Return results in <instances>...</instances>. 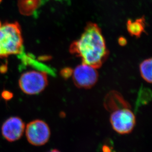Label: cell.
Here are the masks:
<instances>
[{"instance_id":"obj_1","label":"cell","mask_w":152,"mask_h":152,"mask_svg":"<svg viewBox=\"0 0 152 152\" xmlns=\"http://www.w3.org/2000/svg\"><path fill=\"white\" fill-rule=\"evenodd\" d=\"M69 51L81 58L83 63L96 69L102 66L108 55L101 29L93 23L87 25L80 38L70 45Z\"/></svg>"},{"instance_id":"obj_2","label":"cell","mask_w":152,"mask_h":152,"mask_svg":"<svg viewBox=\"0 0 152 152\" xmlns=\"http://www.w3.org/2000/svg\"><path fill=\"white\" fill-rule=\"evenodd\" d=\"M104 107L110 112L112 128L120 134L131 133L136 124V118L131 105L118 92L113 91L105 98Z\"/></svg>"},{"instance_id":"obj_3","label":"cell","mask_w":152,"mask_h":152,"mask_svg":"<svg viewBox=\"0 0 152 152\" xmlns=\"http://www.w3.org/2000/svg\"><path fill=\"white\" fill-rule=\"evenodd\" d=\"M23 46L21 28L17 22L5 23L0 28V58L21 53Z\"/></svg>"},{"instance_id":"obj_4","label":"cell","mask_w":152,"mask_h":152,"mask_svg":"<svg viewBox=\"0 0 152 152\" xmlns=\"http://www.w3.org/2000/svg\"><path fill=\"white\" fill-rule=\"evenodd\" d=\"M48 81L46 72L29 71L23 73L19 80V85L22 92L28 95L40 93L48 86Z\"/></svg>"},{"instance_id":"obj_5","label":"cell","mask_w":152,"mask_h":152,"mask_svg":"<svg viewBox=\"0 0 152 152\" xmlns=\"http://www.w3.org/2000/svg\"><path fill=\"white\" fill-rule=\"evenodd\" d=\"M50 134L48 125L40 120L30 122L26 127L27 139L30 143L34 146L45 145L49 140Z\"/></svg>"},{"instance_id":"obj_6","label":"cell","mask_w":152,"mask_h":152,"mask_svg":"<svg viewBox=\"0 0 152 152\" xmlns=\"http://www.w3.org/2000/svg\"><path fill=\"white\" fill-rule=\"evenodd\" d=\"M72 75L75 85L83 89L93 87L96 83L99 78L96 69L84 63L76 66Z\"/></svg>"},{"instance_id":"obj_7","label":"cell","mask_w":152,"mask_h":152,"mask_svg":"<svg viewBox=\"0 0 152 152\" xmlns=\"http://www.w3.org/2000/svg\"><path fill=\"white\" fill-rule=\"evenodd\" d=\"M25 124L21 118L12 117L7 119L1 127L4 137L9 142L18 140L24 132Z\"/></svg>"},{"instance_id":"obj_8","label":"cell","mask_w":152,"mask_h":152,"mask_svg":"<svg viewBox=\"0 0 152 152\" xmlns=\"http://www.w3.org/2000/svg\"><path fill=\"white\" fill-rule=\"evenodd\" d=\"M126 27L128 32L132 36L140 37L145 30V19L142 17L135 21L128 20Z\"/></svg>"},{"instance_id":"obj_9","label":"cell","mask_w":152,"mask_h":152,"mask_svg":"<svg viewBox=\"0 0 152 152\" xmlns=\"http://www.w3.org/2000/svg\"><path fill=\"white\" fill-rule=\"evenodd\" d=\"M40 0H19L18 6L20 12L30 15L37 8Z\"/></svg>"},{"instance_id":"obj_10","label":"cell","mask_w":152,"mask_h":152,"mask_svg":"<svg viewBox=\"0 0 152 152\" xmlns=\"http://www.w3.org/2000/svg\"><path fill=\"white\" fill-rule=\"evenodd\" d=\"M152 59H147L140 65L141 75L146 82H152Z\"/></svg>"},{"instance_id":"obj_11","label":"cell","mask_w":152,"mask_h":152,"mask_svg":"<svg viewBox=\"0 0 152 152\" xmlns=\"http://www.w3.org/2000/svg\"><path fill=\"white\" fill-rule=\"evenodd\" d=\"M73 70L70 68H66L63 69L61 70V74L64 78H68L72 74Z\"/></svg>"},{"instance_id":"obj_12","label":"cell","mask_w":152,"mask_h":152,"mask_svg":"<svg viewBox=\"0 0 152 152\" xmlns=\"http://www.w3.org/2000/svg\"><path fill=\"white\" fill-rule=\"evenodd\" d=\"M2 96L4 99L8 100V99H10V98H12V94L8 91H4L2 93Z\"/></svg>"},{"instance_id":"obj_13","label":"cell","mask_w":152,"mask_h":152,"mask_svg":"<svg viewBox=\"0 0 152 152\" xmlns=\"http://www.w3.org/2000/svg\"><path fill=\"white\" fill-rule=\"evenodd\" d=\"M102 152H116L114 151L112 147L107 145H104L102 147Z\"/></svg>"},{"instance_id":"obj_14","label":"cell","mask_w":152,"mask_h":152,"mask_svg":"<svg viewBox=\"0 0 152 152\" xmlns=\"http://www.w3.org/2000/svg\"><path fill=\"white\" fill-rule=\"evenodd\" d=\"M118 42L121 46H124L126 45L127 43V41L126 39L123 37H121L118 39Z\"/></svg>"},{"instance_id":"obj_15","label":"cell","mask_w":152,"mask_h":152,"mask_svg":"<svg viewBox=\"0 0 152 152\" xmlns=\"http://www.w3.org/2000/svg\"><path fill=\"white\" fill-rule=\"evenodd\" d=\"M60 152V151H58V150H57L56 149H54V150H51V151H50V152Z\"/></svg>"},{"instance_id":"obj_16","label":"cell","mask_w":152,"mask_h":152,"mask_svg":"<svg viewBox=\"0 0 152 152\" xmlns=\"http://www.w3.org/2000/svg\"><path fill=\"white\" fill-rule=\"evenodd\" d=\"M1 22H0V28H1Z\"/></svg>"},{"instance_id":"obj_17","label":"cell","mask_w":152,"mask_h":152,"mask_svg":"<svg viewBox=\"0 0 152 152\" xmlns=\"http://www.w3.org/2000/svg\"><path fill=\"white\" fill-rule=\"evenodd\" d=\"M1 1H2V0H0V3H1Z\"/></svg>"}]
</instances>
